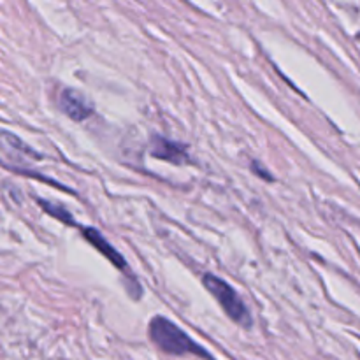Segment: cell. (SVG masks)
Returning <instances> with one entry per match:
<instances>
[{
	"mask_svg": "<svg viewBox=\"0 0 360 360\" xmlns=\"http://www.w3.org/2000/svg\"><path fill=\"white\" fill-rule=\"evenodd\" d=\"M202 285L206 287V290L217 299L218 304L221 306V309L225 311V315L232 320L238 326L245 327V329H252L253 320L250 315L248 308L245 306V302L241 301V297L238 295V292L224 281L221 278L214 276V274L207 273L204 274Z\"/></svg>",
	"mask_w": 360,
	"mask_h": 360,
	"instance_id": "obj_2",
	"label": "cell"
},
{
	"mask_svg": "<svg viewBox=\"0 0 360 360\" xmlns=\"http://www.w3.org/2000/svg\"><path fill=\"white\" fill-rule=\"evenodd\" d=\"M252 171L255 172L257 176H260L262 179H266V181H273V176L269 174V171H264L262 165H260L259 162H252Z\"/></svg>",
	"mask_w": 360,
	"mask_h": 360,
	"instance_id": "obj_7",
	"label": "cell"
},
{
	"mask_svg": "<svg viewBox=\"0 0 360 360\" xmlns=\"http://www.w3.org/2000/svg\"><path fill=\"white\" fill-rule=\"evenodd\" d=\"M83 236L91 246H95V248H97L98 252H101L102 255H104L105 259L109 260V262H112V266H116V269L123 271V273H130L127 260L123 259L122 253H120L118 250H116L115 246L111 245V243H108V239L102 236V232H98L97 229L84 227L83 229Z\"/></svg>",
	"mask_w": 360,
	"mask_h": 360,
	"instance_id": "obj_5",
	"label": "cell"
},
{
	"mask_svg": "<svg viewBox=\"0 0 360 360\" xmlns=\"http://www.w3.org/2000/svg\"><path fill=\"white\" fill-rule=\"evenodd\" d=\"M150 153L151 157L158 158V160H165L174 165H183L190 162L188 151L181 143H176V141L162 136L151 137Z\"/></svg>",
	"mask_w": 360,
	"mask_h": 360,
	"instance_id": "obj_4",
	"label": "cell"
},
{
	"mask_svg": "<svg viewBox=\"0 0 360 360\" xmlns=\"http://www.w3.org/2000/svg\"><path fill=\"white\" fill-rule=\"evenodd\" d=\"M39 206H41L42 210L46 211V213L51 214L53 218H56V220L62 221V224L72 225V227H77V221L74 220L72 214H70L67 210H63V207L60 206V204L49 202V200H39Z\"/></svg>",
	"mask_w": 360,
	"mask_h": 360,
	"instance_id": "obj_6",
	"label": "cell"
},
{
	"mask_svg": "<svg viewBox=\"0 0 360 360\" xmlns=\"http://www.w3.org/2000/svg\"><path fill=\"white\" fill-rule=\"evenodd\" d=\"M58 108L65 116H69L74 122H83L94 115V104L88 101L79 91L72 88H65L58 97Z\"/></svg>",
	"mask_w": 360,
	"mask_h": 360,
	"instance_id": "obj_3",
	"label": "cell"
},
{
	"mask_svg": "<svg viewBox=\"0 0 360 360\" xmlns=\"http://www.w3.org/2000/svg\"><path fill=\"white\" fill-rule=\"evenodd\" d=\"M148 334L153 345L169 355H197L206 360H213L210 354L192 340L185 330L165 316H153L148 326Z\"/></svg>",
	"mask_w": 360,
	"mask_h": 360,
	"instance_id": "obj_1",
	"label": "cell"
}]
</instances>
